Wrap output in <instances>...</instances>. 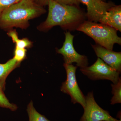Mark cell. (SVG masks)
Listing matches in <instances>:
<instances>
[{"label": "cell", "mask_w": 121, "mask_h": 121, "mask_svg": "<svg viewBox=\"0 0 121 121\" xmlns=\"http://www.w3.org/2000/svg\"><path fill=\"white\" fill-rule=\"evenodd\" d=\"M48 5V17L39 27L41 31H48L56 26L73 31L86 20V13L80 7L62 4L53 0H50Z\"/></svg>", "instance_id": "6da1fadb"}, {"label": "cell", "mask_w": 121, "mask_h": 121, "mask_svg": "<svg viewBox=\"0 0 121 121\" xmlns=\"http://www.w3.org/2000/svg\"><path fill=\"white\" fill-rule=\"evenodd\" d=\"M43 7L32 0H21L6 9L0 15V27L4 29L27 27L29 21L44 13Z\"/></svg>", "instance_id": "7a4b0ae2"}, {"label": "cell", "mask_w": 121, "mask_h": 121, "mask_svg": "<svg viewBox=\"0 0 121 121\" xmlns=\"http://www.w3.org/2000/svg\"><path fill=\"white\" fill-rule=\"evenodd\" d=\"M76 30L84 33L96 44L108 50H113L115 44H121V38L118 36L117 30L105 24L85 20Z\"/></svg>", "instance_id": "3957f363"}, {"label": "cell", "mask_w": 121, "mask_h": 121, "mask_svg": "<svg viewBox=\"0 0 121 121\" xmlns=\"http://www.w3.org/2000/svg\"><path fill=\"white\" fill-rule=\"evenodd\" d=\"M63 66L66 73V79L62 83L60 91L63 93L70 95L71 102L74 104H80L83 109L86 106V96L80 90L76 79L77 66L72 64L64 63Z\"/></svg>", "instance_id": "277c9868"}, {"label": "cell", "mask_w": 121, "mask_h": 121, "mask_svg": "<svg viewBox=\"0 0 121 121\" xmlns=\"http://www.w3.org/2000/svg\"><path fill=\"white\" fill-rule=\"evenodd\" d=\"M81 72L93 80H107L113 83L118 82L120 73L98 58L95 62L90 66L80 68Z\"/></svg>", "instance_id": "5b68a950"}, {"label": "cell", "mask_w": 121, "mask_h": 121, "mask_svg": "<svg viewBox=\"0 0 121 121\" xmlns=\"http://www.w3.org/2000/svg\"><path fill=\"white\" fill-rule=\"evenodd\" d=\"M65 40L62 47L56 51L57 53L63 56L64 63L70 65L76 63L77 66L80 68L88 66L87 57L78 54L75 49L73 44L74 36L69 31L65 33Z\"/></svg>", "instance_id": "8992f818"}, {"label": "cell", "mask_w": 121, "mask_h": 121, "mask_svg": "<svg viewBox=\"0 0 121 121\" xmlns=\"http://www.w3.org/2000/svg\"><path fill=\"white\" fill-rule=\"evenodd\" d=\"M86 105L80 121H121L114 118L107 111L101 108L95 101L93 91L86 96Z\"/></svg>", "instance_id": "52a82bcc"}, {"label": "cell", "mask_w": 121, "mask_h": 121, "mask_svg": "<svg viewBox=\"0 0 121 121\" xmlns=\"http://www.w3.org/2000/svg\"><path fill=\"white\" fill-rule=\"evenodd\" d=\"M87 8V20L98 23L99 19L115 5L112 2H106L102 0H80Z\"/></svg>", "instance_id": "ba28073f"}, {"label": "cell", "mask_w": 121, "mask_h": 121, "mask_svg": "<svg viewBox=\"0 0 121 121\" xmlns=\"http://www.w3.org/2000/svg\"><path fill=\"white\" fill-rule=\"evenodd\" d=\"M93 50L98 58L101 59L111 67L121 72V52L108 50L99 44H91Z\"/></svg>", "instance_id": "9c48e42d"}, {"label": "cell", "mask_w": 121, "mask_h": 121, "mask_svg": "<svg viewBox=\"0 0 121 121\" xmlns=\"http://www.w3.org/2000/svg\"><path fill=\"white\" fill-rule=\"evenodd\" d=\"M99 22L121 32V5H116L110 9L99 19Z\"/></svg>", "instance_id": "30bf717a"}, {"label": "cell", "mask_w": 121, "mask_h": 121, "mask_svg": "<svg viewBox=\"0 0 121 121\" xmlns=\"http://www.w3.org/2000/svg\"><path fill=\"white\" fill-rule=\"evenodd\" d=\"M20 64L13 58L4 64H0V89L4 90L7 77L11 72L19 66Z\"/></svg>", "instance_id": "8fae6325"}, {"label": "cell", "mask_w": 121, "mask_h": 121, "mask_svg": "<svg viewBox=\"0 0 121 121\" xmlns=\"http://www.w3.org/2000/svg\"><path fill=\"white\" fill-rule=\"evenodd\" d=\"M7 34L9 36L11 37L13 43H16V47L26 48L30 47L32 44V43L27 38L19 39L17 32L15 30H10Z\"/></svg>", "instance_id": "7c38bea8"}, {"label": "cell", "mask_w": 121, "mask_h": 121, "mask_svg": "<svg viewBox=\"0 0 121 121\" xmlns=\"http://www.w3.org/2000/svg\"><path fill=\"white\" fill-rule=\"evenodd\" d=\"M27 111L29 121H51L37 112L34 107L32 101L30 102L28 105Z\"/></svg>", "instance_id": "4fadbf2b"}, {"label": "cell", "mask_w": 121, "mask_h": 121, "mask_svg": "<svg viewBox=\"0 0 121 121\" xmlns=\"http://www.w3.org/2000/svg\"><path fill=\"white\" fill-rule=\"evenodd\" d=\"M112 94L113 95L111 100V105L121 103V79L120 77L118 82L111 84Z\"/></svg>", "instance_id": "5bb4252c"}, {"label": "cell", "mask_w": 121, "mask_h": 121, "mask_svg": "<svg viewBox=\"0 0 121 121\" xmlns=\"http://www.w3.org/2000/svg\"><path fill=\"white\" fill-rule=\"evenodd\" d=\"M0 107L8 108L12 111H15L17 109V106L16 105L10 103L5 95L4 91L1 89H0Z\"/></svg>", "instance_id": "9a60e30c"}, {"label": "cell", "mask_w": 121, "mask_h": 121, "mask_svg": "<svg viewBox=\"0 0 121 121\" xmlns=\"http://www.w3.org/2000/svg\"><path fill=\"white\" fill-rule=\"evenodd\" d=\"M27 50L26 48H21L16 47L13 58L18 62L20 63L26 57Z\"/></svg>", "instance_id": "2e32d148"}, {"label": "cell", "mask_w": 121, "mask_h": 121, "mask_svg": "<svg viewBox=\"0 0 121 121\" xmlns=\"http://www.w3.org/2000/svg\"><path fill=\"white\" fill-rule=\"evenodd\" d=\"M21 0H0V15L5 9Z\"/></svg>", "instance_id": "e0dca14e"}, {"label": "cell", "mask_w": 121, "mask_h": 121, "mask_svg": "<svg viewBox=\"0 0 121 121\" xmlns=\"http://www.w3.org/2000/svg\"><path fill=\"white\" fill-rule=\"evenodd\" d=\"M62 4L67 5H75L80 7L81 2L80 0H53Z\"/></svg>", "instance_id": "ac0fdd59"}, {"label": "cell", "mask_w": 121, "mask_h": 121, "mask_svg": "<svg viewBox=\"0 0 121 121\" xmlns=\"http://www.w3.org/2000/svg\"><path fill=\"white\" fill-rule=\"evenodd\" d=\"M35 3L41 7L48 5L50 0H32Z\"/></svg>", "instance_id": "d6986e66"}, {"label": "cell", "mask_w": 121, "mask_h": 121, "mask_svg": "<svg viewBox=\"0 0 121 121\" xmlns=\"http://www.w3.org/2000/svg\"><path fill=\"white\" fill-rule=\"evenodd\" d=\"M102 0L103 1H105V2H106V0Z\"/></svg>", "instance_id": "ffe728a7"}]
</instances>
